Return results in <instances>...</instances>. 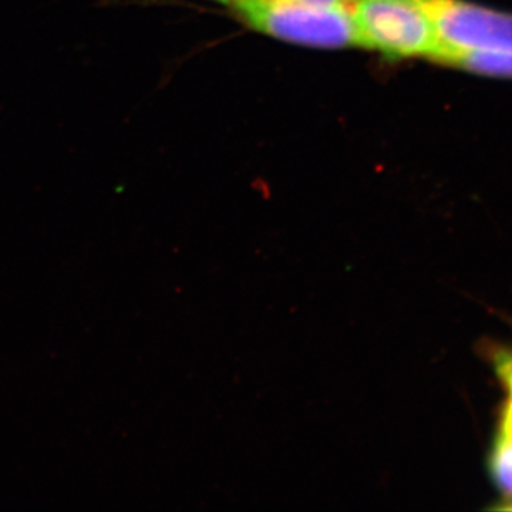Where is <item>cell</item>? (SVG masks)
Instances as JSON below:
<instances>
[{
  "mask_svg": "<svg viewBox=\"0 0 512 512\" xmlns=\"http://www.w3.org/2000/svg\"><path fill=\"white\" fill-rule=\"evenodd\" d=\"M235 8L252 28L288 42L316 47L360 46L355 22L345 5L237 0Z\"/></svg>",
  "mask_w": 512,
  "mask_h": 512,
  "instance_id": "obj_1",
  "label": "cell"
},
{
  "mask_svg": "<svg viewBox=\"0 0 512 512\" xmlns=\"http://www.w3.org/2000/svg\"><path fill=\"white\" fill-rule=\"evenodd\" d=\"M360 46L384 55L436 60V32L423 0H345Z\"/></svg>",
  "mask_w": 512,
  "mask_h": 512,
  "instance_id": "obj_2",
  "label": "cell"
},
{
  "mask_svg": "<svg viewBox=\"0 0 512 512\" xmlns=\"http://www.w3.org/2000/svg\"><path fill=\"white\" fill-rule=\"evenodd\" d=\"M434 32L436 60L448 63L464 53H512V13L468 0H423Z\"/></svg>",
  "mask_w": 512,
  "mask_h": 512,
  "instance_id": "obj_3",
  "label": "cell"
},
{
  "mask_svg": "<svg viewBox=\"0 0 512 512\" xmlns=\"http://www.w3.org/2000/svg\"><path fill=\"white\" fill-rule=\"evenodd\" d=\"M447 64L483 76L512 79V53H464L453 57Z\"/></svg>",
  "mask_w": 512,
  "mask_h": 512,
  "instance_id": "obj_4",
  "label": "cell"
},
{
  "mask_svg": "<svg viewBox=\"0 0 512 512\" xmlns=\"http://www.w3.org/2000/svg\"><path fill=\"white\" fill-rule=\"evenodd\" d=\"M490 473L501 493L507 497L508 505L500 508L510 510L512 507V439L498 436L495 440L490 457Z\"/></svg>",
  "mask_w": 512,
  "mask_h": 512,
  "instance_id": "obj_5",
  "label": "cell"
},
{
  "mask_svg": "<svg viewBox=\"0 0 512 512\" xmlns=\"http://www.w3.org/2000/svg\"><path fill=\"white\" fill-rule=\"evenodd\" d=\"M495 365H497L498 373H500L501 379L504 380L508 393H510L508 402L504 407L503 420H501V429L498 436L512 439V353H498L495 357Z\"/></svg>",
  "mask_w": 512,
  "mask_h": 512,
  "instance_id": "obj_6",
  "label": "cell"
},
{
  "mask_svg": "<svg viewBox=\"0 0 512 512\" xmlns=\"http://www.w3.org/2000/svg\"><path fill=\"white\" fill-rule=\"evenodd\" d=\"M285 2L302 3L311 6H342L345 0H285Z\"/></svg>",
  "mask_w": 512,
  "mask_h": 512,
  "instance_id": "obj_7",
  "label": "cell"
},
{
  "mask_svg": "<svg viewBox=\"0 0 512 512\" xmlns=\"http://www.w3.org/2000/svg\"><path fill=\"white\" fill-rule=\"evenodd\" d=\"M232 2H237V0H232Z\"/></svg>",
  "mask_w": 512,
  "mask_h": 512,
  "instance_id": "obj_8",
  "label": "cell"
},
{
  "mask_svg": "<svg viewBox=\"0 0 512 512\" xmlns=\"http://www.w3.org/2000/svg\"><path fill=\"white\" fill-rule=\"evenodd\" d=\"M510 510H512V507L510 508Z\"/></svg>",
  "mask_w": 512,
  "mask_h": 512,
  "instance_id": "obj_9",
  "label": "cell"
}]
</instances>
